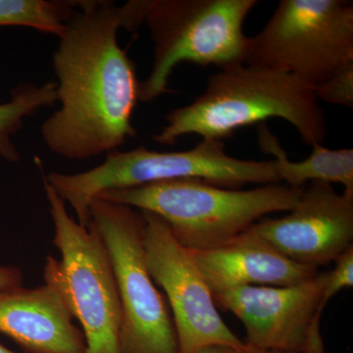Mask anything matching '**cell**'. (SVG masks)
<instances>
[{"label": "cell", "instance_id": "obj_11", "mask_svg": "<svg viewBox=\"0 0 353 353\" xmlns=\"http://www.w3.org/2000/svg\"><path fill=\"white\" fill-rule=\"evenodd\" d=\"M254 231L297 263L319 268L353 246V194L310 183L287 215L255 223Z\"/></svg>", "mask_w": 353, "mask_h": 353}, {"label": "cell", "instance_id": "obj_19", "mask_svg": "<svg viewBox=\"0 0 353 353\" xmlns=\"http://www.w3.org/2000/svg\"><path fill=\"white\" fill-rule=\"evenodd\" d=\"M22 285L23 275L19 268L0 265V290L15 289Z\"/></svg>", "mask_w": 353, "mask_h": 353}, {"label": "cell", "instance_id": "obj_21", "mask_svg": "<svg viewBox=\"0 0 353 353\" xmlns=\"http://www.w3.org/2000/svg\"><path fill=\"white\" fill-rule=\"evenodd\" d=\"M238 353H290V352H276V350H261V348L253 347H250V345H243V348L238 350Z\"/></svg>", "mask_w": 353, "mask_h": 353}, {"label": "cell", "instance_id": "obj_17", "mask_svg": "<svg viewBox=\"0 0 353 353\" xmlns=\"http://www.w3.org/2000/svg\"><path fill=\"white\" fill-rule=\"evenodd\" d=\"M314 94L318 101L353 108V62L339 70L328 80L316 85Z\"/></svg>", "mask_w": 353, "mask_h": 353}, {"label": "cell", "instance_id": "obj_15", "mask_svg": "<svg viewBox=\"0 0 353 353\" xmlns=\"http://www.w3.org/2000/svg\"><path fill=\"white\" fill-rule=\"evenodd\" d=\"M57 83H46L41 87L23 83L11 92V99L0 104V157L8 162H18V152L11 137L19 131L23 121L43 108L57 101Z\"/></svg>", "mask_w": 353, "mask_h": 353}, {"label": "cell", "instance_id": "obj_5", "mask_svg": "<svg viewBox=\"0 0 353 353\" xmlns=\"http://www.w3.org/2000/svg\"><path fill=\"white\" fill-rule=\"evenodd\" d=\"M256 0H145V23L153 41L150 76L139 83V101L168 92L176 65L190 62L220 70L245 64L243 23Z\"/></svg>", "mask_w": 353, "mask_h": 353}, {"label": "cell", "instance_id": "obj_8", "mask_svg": "<svg viewBox=\"0 0 353 353\" xmlns=\"http://www.w3.org/2000/svg\"><path fill=\"white\" fill-rule=\"evenodd\" d=\"M90 214L108 248L117 282L121 353H180L170 309L146 266L143 213L94 197Z\"/></svg>", "mask_w": 353, "mask_h": 353}, {"label": "cell", "instance_id": "obj_4", "mask_svg": "<svg viewBox=\"0 0 353 353\" xmlns=\"http://www.w3.org/2000/svg\"><path fill=\"white\" fill-rule=\"evenodd\" d=\"M182 179H196L236 190L245 183H280L273 160L254 161L230 157L224 141L215 139H202L196 148L185 152H153L145 146L125 152L114 150L103 163L90 170L74 175L53 172L44 176L74 209L83 226L90 221V201L101 192Z\"/></svg>", "mask_w": 353, "mask_h": 353}, {"label": "cell", "instance_id": "obj_16", "mask_svg": "<svg viewBox=\"0 0 353 353\" xmlns=\"http://www.w3.org/2000/svg\"><path fill=\"white\" fill-rule=\"evenodd\" d=\"M78 1L0 0V27L21 26L61 37Z\"/></svg>", "mask_w": 353, "mask_h": 353}, {"label": "cell", "instance_id": "obj_7", "mask_svg": "<svg viewBox=\"0 0 353 353\" xmlns=\"http://www.w3.org/2000/svg\"><path fill=\"white\" fill-rule=\"evenodd\" d=\"M353 62V3L282 0L248 38L245 64L290 74L315 88Z\"/></svg>", "mask_w": 353, "mask_h": 353}, {"label": "cell", "instance_id": "obj_13", "mask_svg": "<svg viewBox=\"0 0 353 353\" xmlns=\"http://www.w3.org/2000/svg\"><path fill=\"white\" fill-rule=\"evenodd\" d=\"M252 226L217 248L190 250L212 294L246 285L288 287L319 273L315 267L288 259Z\"/></svg>", "mask_w": 353, "mask_h": 353}, {"label": "cell", "instance_id": "obj_6", "mask_svg": "<svg viewBox=\"0 0 353 353\" xmlns=\"http://www.w3.org/2000/svg\"><path fill=\"white\" fill-rule=\"evenodd\" d=\"M43 182L54 225L52 241L62 256L46 257L44 283L59 290L72 316L81 323L87 353H121L122 309L105 243L92 221L83 226L71 217L66 202Z\"/></svg>", "mask_w": 353, "mask_h": 353}, {"label": "cell", "instance_id": "obj_9", "mask_svg": "<svg viewBox=\"0 0 353 353\" xmlns=\"http://www.w3.org/2000/svg\"><path fill=\"white\" fill-rule=\"evenodd\" d=\"M141 212L145 218L146 266L168 299L180 353H197L211 347L243 348L245 343L218 312L190 250L176 240L159 216Z\"/></svg>", "mask_w": 353, "mask_h": 353}, {"label": "cell", "instance_id": "obj_2", "mask_svg": "<svg viewBox=\"0 0 353 353\" xmlns=\"http://www.w3.org/2000/svg\"><path fill=\"white\" fill-rule=\"evenodd\" d=\"M281 118L296 128L308 145H323L328 126L314 88L301 79L260 67L240 65L208 79L194 102L167 115V125L153 137L174 145L185 134L224 141L241 129Z\"/></svg>", "mask_w": 353, "mask_h": 353}, {"label": "cell", "instance_id": "obj_18", "mask_svg": "<svg viewBox=\"0 0 353 353\" xmlns=\"http://www.w3.org/2000/svg\"><path fill=\"white\" fill-rule=\"evenodd\" d=\"M336 266L328 272L324 299L331 301L341 290L353 287V246L334 261Z\"/></svg>", "mask_w": 353, "mask_h": 353}, {"label": "cell", "instance_id": "obj_20", "mask_svg": "<svg viewBox=\"0 0 353 353\" xmlns=\"http://www.w3.org/2000/svg\"><path fill=\"white\" fill-rule=\"evenodd\" d=\"M197 353H238V350L227 347H211Z\"/></svg>", "mask_w": 353, "mask_h": 353}, {"label": "cell", "instance_id": "obj_12", "mask_svg": "<svg viewBox=\"0 0 353 353\" xmlns=\"http://www.w3.org/2000/svg\"><path fill=\"white\" fill-rule=\"evenodd\" d=\"M54 285L0 290V333L30 353H87L85 336Z\"/></svg>", "mask_w": 353, "mask_h": 353}, {"label": "cell", "instance_id": "obj_3", "mask_svg": "<svg viewBox=\"0 0 353 353\" xmlns=\"http://www.w3.org/2000/svg\"><path fill=\"white\" fill-rule=\"evenodd\" d=\"M303 189L279 183L241 190L182 179L106 190L95 197L159 216L181 245L199 252L223 245L264 216L292 210Z\"/></svg>", "mask_w": 353, "mask_h": 353}, {"label": "cell", "instance_id": "obj_10", "mask_svg": "<svg viewBox=\"0 0 353 353\" xmlns=\"http://www.w3.org/2000/svg\"><path fill=\"white\" fill-rule=\"evenodd\" d=\"M328 272L288 287L246 285L213 292L216 304L241 320L250 347L290 353H326L321 318Z\"/></svg>", "mask_w": 353, "mask_h": 353}, {"label": "cell", "instance_id": "obj_1", "mask_svg": "<svg viewBox=\"0 0 353 353\" xmlns=\"http://www.w3.org/2000/svg\"><path fill=\"white\" fill-rule=\"evenodd\" d=\"M77 7L53 55L61 105L41 136L55 154L80 160L114 152L136 136L132 116L141 82L117 34L141 24L134 1L87 0Z\"/></svg>", "mask_w": 353, "mask_h": 353}, {"label": "cell", "instance_id": "obj_22", "mask_svg": "<svg viewBox=\"0 0 353 353\" xmlns=\"http://www.w3.org/2000/svg\"><path fill=\"white\" fill-rule=\"evenodd\" d=\"M0 353H17V352H12V350H9V348L4 347V345H2L1 343H0Z\"/></svg>", "mask_w": 353, "mask_h": 353}, {"label": "cell", "instance_id": "obj_14", "mask_svg": "<svg viewBox=\"0 0 353 353\" xmlns=\"http://www.w3.org/2000/svg\"><path fill=\"white\" fill-rule=\"evenodd\" d=\"M257 130L260 150L273 155L280 182L296 189L305 187L307 183H336L343 185V192L353 194L352 148L329 150L323 145H315L310 157L292 161L266 124H259Z\"/></svg>", "mask_w": 353, "mask_h": 353}]
</instances>
